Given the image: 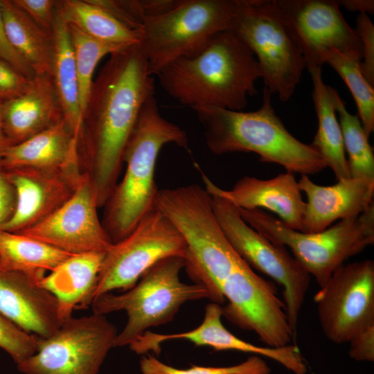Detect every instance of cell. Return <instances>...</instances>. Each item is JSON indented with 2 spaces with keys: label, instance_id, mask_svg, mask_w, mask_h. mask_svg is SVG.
Instances as JSON below:
<instances>
[{
  "label": "cell",
  "instance_id": "6da1fadb",
  "mask_svg": "<svg viewBox=\"0 0 374 374\" xmlns=\"http://www.w3.org/2000/svg\"><path fill=\"white\" fill-rule=\"evenodd\" d=\"M154 93V80L139 45L110 55L93 80L82 130L87 127L90 177L98 206L116 186L127 142L143 104Z\"/></svg>",
  "mask_w": 374,
  "mask_h": 374
},
{
  "label": "cell",
  "instance_id": "7a4b0ae2",
  "mask_svg": "<svg viewBox=\"0 0 374 374\" xmlns=\"http://www.w3.org/2000/svg\"><path fill=\"white\" fill-rule=\"evenodd\" d=\"M163 89L193 109L217 107L242 111L258 93L262 78L251 51L231 30L213 37L199 53L179 59L157 75Z\"/></svg>",
  "mask_w": 374,
  "mask_h": 374
},
{
  "label": "cell",
  "instance_id": "3957f363",
  "mask_svg": "<svg viewBox=\"0 0 374 374\" xmlns=\"http://www.w3.org/2000/svg\"><path fill=\"white\" fill-rule=\"evenodd\" d=\"M271 93L264 87L262 104L256 111L217 107L195 109L208 149L215 154L253 152L262 162L274 163L287 172L309 175L326 166L311 145L295 138L275 113Z\"/></svg>",
  "mask_w": 374,
  "mask_h": 374
},
{
  "label": "cell",
  "instance_id": "277c9868",
  "mask_svg": "<svg viewBox=\"0 0 374 374\" xmlns=\"http://www.w3.org/2000/svg\"><path fill=\"white\" fill-rule=\"evenodd\" d=\"M168 143L188 149L186 132L161 116L153 95L143 104L126 145L125 175L106 202L103 226L112 243L128 235L154 208L159 190L154 179L156 163L160 150Z\"/></svg>",
  "mask_w": 374,
  "mask_h": 374
},
{
  "label": "cell",
  "instance_id": "5b68a950",
  "mask_svg": "<svg viewBox=\"0 0 374 374\" xmlns=\"http://www.w3.org/2000/svg\"><path fill=\"white\" fill-rule=\"evenodd\" d=\"M154 208L172 221L184 238V269L188 276L206 289L212 302L223 304L222 285L244 260L220 228L211 195L196 184L161 189Z\"/></svg>",
  "mask_w": 374,
  "mask_h": 374
},
{
  "label": "cell",
  "instance_id": "8992f818",
  "mask_svg": "<svg viewBox=\"0 0 374 374\" xmlns=\"http://www.w3.org/2000/svg\"><path fill=\"white\" fill-rule=\"evenodd\" d=\"M238 210L251 227L274 244L289 247L319 287L346 260L374 243V204L357 217L341 220L316 233L292 229L261 209Z\"/></svg>",
  "mask_w": 374,
  "mask_h": 374
},
{
  "label": "cell",
  "instance_id": "52a82bcc",
  "mask_svg": "<svg viewBox=\"0 0 374 374\" xmlns=\"http://www.w3.org/2000/svg\"><path fill=\"white\" fill-rule=\"evenodd\" d=\"M182 257L161 260L125 292L103 294L92 304L93 313L106 314L123 310L127 321L117 334L114 347L129 346L152 327L171 321L179 308L190 301L209 299L206 289L200 284H186L179 279L184 267Z\"/></svg>",
  "mask_w": 374,
  "mask_h": 374
},
{
  "label": "cell",
  "instance_id": "ba28073f",
  "mask_svg": "<svg viewBox=\"0 0 374 374\" xmlns=\"http://www.w3.org/2000/svg\"><path fill=\"white\" fill-rule=\"evenodd\" d=\"M238 0H180L173 8L146 17L139 29V47L150 73L195 55L217 34L229 30Z\"/></svg>",
  "mask_w": 374,
  "mask_h": 374
},
{
  "label": "cell",
  "instance_id": "9c48e42d",
  "mask_svg": "<svg viewBox=\"0 0 374 374\" xmlns=\"http://www.w3.org/2000/svg\"><path fill=\"white\" fill-rule=\"evenodd\" d=\"M231 30L255 55L265 87L289 100L306 65L276 0H238Z\"/></svg>",
  "mask_w": 374,
  "mask_h": 374
},
{
  "label": "cell",
  "instance_id": "30bf717a",
  "mask_svg": "<svg viewBox=\"0 0 374 374\" xmlns=\"http://www.w3.org/2000/svg\"><path fill=\"white\" fill-rule=\"evenodd\" d=\"M210 195L214 215L235 251L252 269L283 287L286 314L296 337L299 317L311 276L285 247L274 244L244 222L232 202L217 195Z\"/></svg>",
  "mask_w": 374,
  "mask_h": 374
},
{
  "label": "cell",
  "instance_id": "8fae6325",
  "mask_svg": "<svg viewBox=\"0 0 374 374\" xmlns=\"http://www.w3.org/2000/svg\"><path fill=\"white\" fill-rule=\"evenodd\" d=\"M186 250L178 229L162 212L152 208L128 235L105 252L93 301L114 290H128L157 262L172 256L184 258Z\"/></svg>",
  "mask_w": 374,
  "mask_h": 374
},
{
  "label": "cell",
  "instance_id": "7c38bea8",
  "mask_svg": "<svg viewBox=\"0 0 374 374\" xmlns=\"http://www.w3.org/2000/svg\"><path fill=\"white\" fill-rule=\"evenodd\" d=\"M118 332L105 315L71 317L17 365L23 374H98Z\"/></svg>",
  "mask_w": 374,
  "mask_h": 374
},
{
  "label": "cell",
  "instance_id": "4fadbf2b",
  "mask_svg": "<svg viewBox=\"0 0 374 374\" xmlns=\"http://www.w3.org/2000/svg\"><path fill=\"white\" fill-rule=\"evenodd\" d=\"M319 322L326 337L346 344L374 326V262L344 264L314 296Z\"/></svg>",
  "mask_w": 374,
  "mask_h": 374
},
{
  "label": "cell",
  "instance_id": "5bb4252c",
  "mask_svg": "<svg viewBox=\"0 0 374 374\" xmlns=\"http://www.w3.org/2000/svg\"><path fill=\"white\" fill-rule=\"evenodd\" d=\"M227 301L222 317L238 328L255 332L268 347L280 348L296 342L284 302L275 285L258 276L244 262L224 282Z\"/></svg>",
  "mask_w": 374,
  "mask_h": 374
},
{
  "label": "cell",
  "instance_id": "9a60e30c",
  "mask_svg": "<svg viewBox=\"0 0 374 374\" xmlns=\"http://www.w3.org/2000/svg\"><path fill=\"white\" fill-rule=\"evenodd\" d=\"M276 1L308 69L321 67L323 55L330 50L362 58L360 39L355 29L345 20L337 1Z\"/></svg>",
  "mask_w": 374,
  "mask_h": 374
},
{
  "label": "cell",
  "instance_id": "2e32d148",
  "mask_svg": "<svg viewBox=\"0 0 374 374\" xmlns=\"http://www.w3.org/2000/svg\"><path fill=\"white\" fill-rule=\"evenodd\" d=\"M98 207L90 175H82L68 200L19 233L71 255L107 252L113 243L100 222Z\"/></svg>",
  "mask_w": 374,
  "mask_h": 374
},
{
  "label": "cell",
  "instance_id": "e0dca14e",
  "mask_svg": "<svg viewBox=\"0 0 374 374\" xmlns=\"http://www.w3.org/2000/svg\"><path fill=\"white\" fill-rule=\"evenodd\" d=\"M15 192V206L0 230L19 233L39 222L73 194L79 176L30 168L2 170Z\"/></svg>",
  "mask_w": 374,
  "mask_h": 374
},
{
  "label": "cell",
  "instance_id": "ac0fdd59",
  "mask_svg": "<svg viewBox=\"0 0 374 374\" xmlns=\"http://www.w3.org/2000/svg\"><path fill=\"white\" fill-rule=\"evenodd\" d=\"M200 172L208 193L226 198L238 208L267 209L287 227L302 231L305 202L294 173L286 172L265 180L244 176L231 190H224Z\"/></svg>",
  "mask_w": 374,
  "mask_h": 374
},
{
  "label": "cell",
  "instance_id": "d6986e66",
  "mask_svg": "<svg viewBox=\"0 0 374 374\" xmlns=\"http://www.w3.org/2000/svg\"><path fill=\"white\" fill-rule=\"evenodd\" d=\"M299 188L307 196L303 233L323 231L337 220L355 217L374 204V179L350 177L332 186L314 184L301 175Z\"/></svg>",
  "mask_w": 374,
  "mask_h": 374
},
{
  "label": "cell",
  "instance_id": "ffe728a7",
  "mask_svg": "<svg viewBox=\"0 0 374 374\" xmlns=\"http://www.w3.org/2000/svg\"><path fill=\"white\" fill-rule=\"evenodd\" d=\"M0 313L24 331L46 338L62 324L56 298L24 274L0 270Z\"/></svg>",
  "mask_w": 374,
  "mask_h": 374
},
{
  "label": "cell",
  "instance_id": "44dd1931",
  "mask_svg": "<svg viewBox=\"0 0 374 374\" xmlns=\"http://www.w3.org/2000/svg\"><path fill=\"white\" fill-rule=\"evenodd\" d=\"M78 141L64 118L48 129L10 147L0 169L30 168L79 176Z\"/></svg>",
  "mask_w": 374,
  "mask_h": 374
},
{
  "label": "cell",
  "instance_id": "7402d4cb",
  "mask_svg": "<svg viewBox=\"0 0 374 374\" xmlns=\"http://www.w3.org/2000/svg\"><path fill=\"white\" fill-rule=\"evenodd\" d=\"M63 118L50 74H35L26 91L2 103L3 129L11 145L48 129Z\"/></svg>",
  "mask_w": 374,
  "mask_h": 374
},
{
  "label": "cell",
  "instance_id": "603a6c76",
  "mask_svg": "<svg viewBox=\"0 0 374 374\" xmlns=\"http://www.w3.org/2000/svg\"><path fill=\"white\" fill-rule=\"evenodd\" d=\"M105 252L72 255L39 281L57 299L62 323L77 306L91 305L98 276Z\"/></svg>",
  "mask_w": 374,
  "mask_h": 374
},
{
  "label": "cell",
  "instance_id": "cb8c5ba5",
  "mask_svg": "<svg viewBox=\"0 0 374 374\" xmlns=\"http://www.w3.org/2000/svg\"><path fill=\"white\" fill-rule=\"evenodd\" d=\"M308 69L313 82L312 94L318 118L317 132L310 145L321 154L337 181L350 178L341 130L330 86L323 81L321 67Z\"/></svg>",
  "mask_w": 374,
  "mask_h": 374
},
{
  "label": "cell",
  "instance_id": "d4e9b609",
  "mask_svg": "<svg viewBox=\"0 0 374 374\" xmlns=\"http://www.w3.org/2000/svg\"><path fill=\"white\" fill-rule=\"evenodd\" d=\"M53 39L54 48L51 78L64 118L79 143L82 118L75 62L68 25L60 16L57 8Z\"/></svg>",
  "mask_w": 374,
  "mask_h": 374
},
{
  "label": "cell",
  "instance_id": "484cf974",
  "mask_svg": "<svg viewBox=\"0 0 374 374\" xmlns=\"http://www.w3.org/2000/svg\"><path fill=\"white\" fill-rule=\"evenodd\" d=\"M57 8L67 24L96 39L121 49L139 44V32L127 26L95 1H58Z\"/></svg>",
  "mask_w": 374,
  "mask_h": 374
},
{
  "label": "cell",
  "instance_id": "4316f807",
  "mask_svg": "<svg viewBox=\"0 0 374 374\" xmlns=\"http://www.w3.org/2000/svg\"><path fill=\"white\" fill-rule=\"evenodd\" d=\"M6 30L12 46L35 74L51 75L53 35L36 25L12 0H1Z\"/></svg>",
  "mask_w": 374,
  "mask_h": 374
},
{
  "label": "cell",
  "instance_id": "83f0119b",
  "mask_svg": "<svg viewBox=\"0 0 374 374\" xmlns=\"http://www.w3.org/2000/svg\"><path fill=\"white\" fill-rule=\"evenodd\" d=\"M72 255L19 233L0 230V270L17 271L39 282Z\"/></svg>",
  "mask_w": 374,
  "mask_h": 374
},
{
  "label": "cell",
  "instance_id": "f1b7e54d",
  "mask_svg": "<svg viewBox=\"0 0 374 374\" xmlns=\"http://www.w3.org/2000/svg\"><path fill=\"white\" fill-rule=\"evenodd\" d=\"M337 116H339L350 177L374 179V155L360 119L350 114L339 93L330 87Z\"/></svg>",
  "mask_w": 374,
  "mask_h": 374
},
{
  "label": "cell",
  "instance_id": "f546056e",
  "mask_svg": "<svg viewBox=\"0 0 374 374\" xmlns=\"http://www.w3.org/2000/svg\"><path fill=\"white\" fill-rule=\"evenodd\" d=\"M322 61L333 68L348 86L363 128L369 136L374 130V90L362 73V58L330 50L324 53Z\"/></svg>",
  "mask_w": 374,
  "mask_h": 374
},
{
  "label": "cell",
  "instance_id": "4dcf8cb0",
  "mask_svg": "<svg viewBox=\"0 0 374 374\" xmlns=\"http://www.w3.org/2000/svg\"><path fill=\"white\" fill-rule=\"evenodd\" d=\"M67 25L75 62L82 118L90 96L93 82V75L97 64L105 55L124 49L96 39L77 27L71 24Z\"/></svg>",
  "mask_w": 374,
  "mask_h": 374
},
{
  "label": "cell",
  "instance_id": "1f68e13d",
  "mask_svg": "<svg viewBox=\"0 0 374 374\" xmlns=\"http://www.w3.org/2000/svg\"><path fill=\"white\" fill-rule=\"evenodd\" d=\"M142 374H244L259 372L270 374L271 368L260 356L251 355L244 362L230 366H201L192 365L188 368H177L166 364L152 355L140 360Z\"/></svg>",
  "mask_w": 374,
  "mask_h": 374
},
{
  "label": "cell",
  "instance_id": "d6a6232c",
  "mask_svg": "<svg viewBox=\"0 0 374 374\" xmlns=\"http://www.w3.org/2000/svg\"><path fill=\"white\" fill-rule=\"evenodd\" d=\"M38 341V337L24 331L0 313V348L17 365L36 352Z\"/></svg>",
  "mask_w": 374,
  "mask_h": 374
},
{
  "label": "cell",
  "instance_id": "836d02e7",
  "mask_svg": "<svg viewBox=\"0 0 374 374\" xmlns=\"http://www.w3.org/2000/svg\"><path fill=\"white\" fill-rule=\"evenodd\" d=\"M362 46L361 71L366 80L374 85V25L367 14L360 13L355 29Z\"/></svg>",
  "mask_w": 374,
  "mask_h": 374
},
{
  "label": "cell",
  "instance_id": "e575fe53",
  "mask_svg": "<svg viewBox=\"0 0 374 374\" xmlns=\"http://www.w3.org/2000/svg\"><path fill=\"white\" fill-rule=\"evenodd\" d=\"M36 25L53 35L57 12V1L12 0Z\"/></svg>",
  "mask_w": 374,
  "mask_h": 374
},
{
  "label": "cell",
  "instance_id": "d590c367",
  "mask_svg": "<svg viewBox=\"0 0 374 374\" xmlns=\"http://www.w3.org/2000/svg\"><path fill=\"white\" fill-rule=\"evenodd\" d=\"M30 81L0 58V99L6 100L21 95Z\"/></svg>",
  "mask_w": 374,
  "mask_h": 374
},
{
  "label": "cell",
  "instance_id": "8d00e7d4",
  "mask_svg": "<svg viewBox=\"0 0 374 374\" xmlns=\"http://www.w3.org/2000/svg\"><path fill=\"white\" fill-rule=\"evenodd\" d=\"M0 58L6 62L17 71L29 80H32L35 73L28 64L17 52L8 37L1 8L0 0Z\"/></svg>",
  "mask_w": 374,
  "mask_h": 374
},
{
  "label": "cell",
  "instance_id": "74e56055",
  "mask_svg": "<svg viewBox=\"0 0 374 374\" xmlns=\"http://www.w3.org/2000/svg\"><path fill=\"white\" fill-rule=\"evenodd\" d=\"M348 355L357 362H374V326L355 335L349 341Z\"/></svg>",
  "mask_w": 374,
  "mask_h": 374
},
{
  "label": "cell",
  "instance_id": "f35d334b",
  "mask_svg": "<svg viewBox=\"0 0 374 374\" xmlns=\"http://www.w3.org/2000/svg\"><path fill=\"white\" fill-rule=\"evenodd\" d=\"M15 201L14 188L0 169V226L12 215Z\"/></svg>",
  "mask_w": 374,
  "mask_h": 374
},
{
  "label": "cell",
  "instance_id": "ab89813d",
  "mask_svg": "<svg viewBox=\"0 0 374 374\" xmlns=\"http://www.w3.org/2000/svg\"><path fill=\"white\" fill-rule=\"evenodd\" d=\"M339 6L350 11H359L360 13L373 14L374 11L373 0H341L337 1Z\"/></svg>",
  "mask_w": 374,
  "mask_h": 374
},
{
  "label": "cell",
  "instance_id": "60d3db41",
  "mask_svg": "<svg viewBox=\"0 0 374 374\" xmlns=\"http://www.w3.org/2000/svg\"><path fill=\"white\" fill-rule=\"evenodd\" d=\"M3 101V100L0 99V159L3 156L6 151L12 146L3 129L1 121V106Z\"/></svg>",
  "mask_w": 374,
  "mask_h": 374
},
{
  "label": "cell",
  "instance_id": "b9f144b4",
  "mask_svg": "<svg viewBox=\"0 0 374 374\" xmlns=\"http://www.w3.org/2000/svg\"><path fill=\"white\" fill-rule=\"evenodd\" d=\"M244 374H265V373H259V372H253V373H244Z\"/></svg>",
  "mask_w": 374,
  "mask_h": 374
}]
</instances>
